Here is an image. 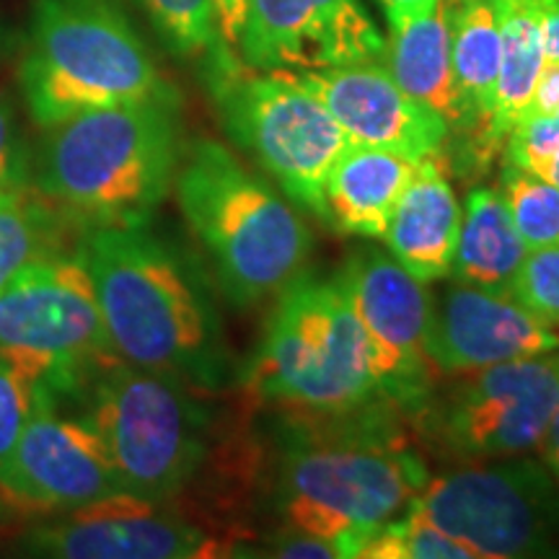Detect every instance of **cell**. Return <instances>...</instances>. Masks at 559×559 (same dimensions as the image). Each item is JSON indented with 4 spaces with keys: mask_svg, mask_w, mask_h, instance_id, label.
I'll use <instances>...</instances> for the list:
<instances>
[{
    "mask_svg": "<svg viewBox=\"0 0 559 559\" xmlns=\"http://www.w3.org/2000/svg\"><path fill=\"white\" fill-rule=\"evenodd\" d=\"M124 492L107 445L83 417H68L37 389L32 415L0 464V498L11 510L70 513Z\"/></svg>",
    "mask_w": 559,
    "mask_h": 559,
    "instance_id": "13",
    "label": "cell"
},
{
    "mask_svg": "<svg viewBox=\"0 0 559 559\" xmlns=\"http://www.w3.org/2000/svg\"><path fill=\"white\" fill-rule=\"evenodd\" d=\"M510 296L551 330H559V243L528 251Z\"/></svg>",
    "mask_w": 559,
    "mask_h": 559,
    "instance_id": "28",
    "label": "cell"
},
{
    "mask_svg": "<svg viewBox=\"0 0 559 559\" xmlns=\"http://www.w3.org/2000/svg\"><path fill=\"white\" fill-rule=\"evenodd\" d=\"M559 330L544 324L510 293L453 283L432 300L428 355L440 376L557 353Z\"/></svg>",
    "mask_w": 559,
    "mask_h": 559,
    "instance_id": "17",
    "label": "cell"
},
{
    "mask_svg": "<svg viewBox=\"0 0 559 559\" xmlns=\"http://www.w3.org/2000/svg\"><path fill=\"white\" fill-rule=\"evenodd\" d=\"M451 66L464 102L466 124H479L487 138L489 107L500 70L502 29L495 0H449Z\"/></svg>",
    "mask_w": 559,
    "mask_h": 559,
    "instance_id": "23",
    "label": "cell"
},
{
    "mask_svg": "<svg viewBox=\"0 0 559 559\" xmlns=\"http://www.w3.org/2000/svg\"><path fill=\"white\" fill-rule=\"evenodd\" d=\"M75 254L86 264L104 326L122 360L218 391L234 360L205 275L185 251L138 226H88Z\"/></svg>",
    "mask_w": 559,
    "mask_h": 559,
    "instance_id": "1",
    "label": "cell"
},
{
    "mask_svg": "<svg viewBox=\"0 0 559 559\" xmlns=\"http://www.w3.org/2000/svg\"><path fill=\"white\" fill-rule=\"evenodd\" d=\"M298 417L306 425L290 417L270 466L280 526L319 536L337 557H360L412 506L428 474L381 417H360L358 425Z\"/></svg>",
    "mask_w": 559,
    "mask_h": 559,
    "instance_id": "2",
    "label": "cell"
},
{
    "mask_svg": "<svg viewBox=\"0 0 559 559\" xmlns=\"http://www.w3.org/2000/svg\"><path fill=\"white\" fill-rule=\"evenodd\" d=\"M340 277L362 326L376 391L383 402L415 412L440 381L428 355L432 296L379 249L349 257Z\"/></svg>",
    "mask_w": 559,
    "mask_h": 559,
    "instance_id": "12",
    "label": "cell"
},
{
    "mask_svg": "<svg viewBox=\"0 0 559 559\" xmlns=\"http://www.w3.org/2000/svg\"><path fill=\"white\" fill-rule=\"evenodd\" d=\"M270 557H317V559H332L337 557L330 544L319 536L304 534V531H290V528H277V534L272 536L267 544Z\"/></svg>",
    "mask_w": 559,
    "mask_h": 559,
    "instance_id": "31",
    "label": "cell"
},
{
    "mask_svg": "<svg viewBox=\"0 0 559 559\" xmlns=\"http://www.w3.org/2000/svg\"><path fill=\"white\" fill-rule=\"evenodd\" d=\"M174 190L187 226L213 262L230 304L251 309L277 298L304 275L311 230L267 179L247 169L226 145H185Z\"/></svg>",
    "mask_w": 559,
    "mask_h": 559,
    "instance_id": "4",
    "label": "cell"
},
{
    "mask_svg": "<svg viewBox=\"0 0 559 559\" xmlns=\"http://www.w3.org/2000/svg\"><path fill=\"white\" fill-rule=\"evenodd\" d=\"M495 3L500 13L502 52L492 107H489L487 143L502 145V140L528 107L547 55H544L534 0H495Z\"/></svg>",
    "mask_w": 559,
    "mask_h": 559,
    "instance_id": "22",
    "label": "cell"
},
{
    "mask_svg": "<svg viewBox=\"0 0 559 559\" xmlns=\"http://www.w3.org/2000/svg\"><path fill=\"white\" fill-rule=\"evenodd\" d=\"M298 75L330 109L349 145L386 148L423 160L440 156L449 140V122L404 94L386 62L366 60Z\"/></svg>",
    "mask_w": 559,
    "mask_h": 559,
    "instance_id": "16",
    "label": "cell"
},
{
    "mask_svg": "<svg viewBox=\"0 0 559 559\" xmlns=\"http://www.w3.org/2000/svg\"><path fill=\"white\" fill-rule=\"evenodd\" d=\"M11 513V508L9 506H5V502H3V498H0V521H3L5 519V515H9Z\"/></svg>",
    "mask_w": 559,
    "mask_h": 559,
    "instance_id": "38",
    "label": "cell"
},
{
    "mask_svg": "<svg viewBox=\"0 0 559 559\" xmlns=\"http://www.w3.org/2000/svg\"><path fill=\"white\" fill-rule=\"evenodd\" d=\"M213 94L228 135L257 158L285 198L324 221V185L349 140L293 70L213 62Z\"/></svg>",
    "mask_w": 559,
    "mask_h": 559,
    "instance_id": "9",
    "label": "cell"
},
{
    "mask_svg": "<svg viewBox=\"0 0 559 559\" xmlns=\"http://www.w3.org/2000/svg\"><path fill=\"white\" fill-rule=\"evenodd\" d=\"M73 226L79 223L34 185L0 194V290L29 264L73 249H68Z\"/></svg>",
    "mask_w": 559,
    "mask_h": 559,
    "instance_id": "24",
    "label": "cell"
},
{
    "mask_svg": "<svg viewBox=\"0 0 559 559\" xmlns=\"http://www.w3.org/2000/svg\"><path fill=\"white\" fill-rule=\"evenodd\" d=\"M544 179L555 181V185L559 187V148H557V153H555V158H551V160H549L547 171H544Z\"/></svg>",
    "mask_w": 559,
    "mask_h": 559,
    "instance_id": "37",
    "label": "cell"
},
{
    "mask_svg": "<svg viewBox=\"0 0 559 559\" xmlns=\"http://www.w3.org/2000/svg\"><path fill=\"white\" fill-rule=\"evenodd\" d=\"M386 68L404 94L436 111L449 128L466 124V111L451 66V3L389 21Z\"/></svg>",
    "mask_w": 559,
    "mask_h": 559,
    "instance_id": "20",
    "label": "cell"
},
{
    "mask_svg": "<svg viewBox=\"0 0 559 559\" xmlns=\"http://www.w3.org/2000/svg\"><path fill=\"white\" fill-rule=\"evenodd\" d=\"M383 5V13H386V21H396L402 16H409V13L428 11L432 5L440 3V0H379Z\"/></svg>",
    "mask_w": 559,
    "mask_h": 559,
    "instance_id": "36",
    "label": "cell"
},
{
    "mask_svg": "<svg viewBox=\"0 0 559 559\" xmlns=\"http://www.w3.org/2000/svg\"><path fill=\"white\" fill-rule=\"evenodd\" d=\"M207 391L160 370L115 360L79 396L83 419L107 445L124 492L177 502L213 456Z\"/></svg>",
    "mask_w": 559,
    "mask_h": 559,
    "instance_id": "7",
    "label": "cell"
},
{
    "mask_svg": "<svg viewBox=\"0 0 559 559\" xmlns=\"http://www.w3.org/2000/svg\"><path fill=\"white\" fill-rule=\"evenodd\" d=\"M32 185V156L21 140L11 104L0 99V194Z\"/></svg>",
    "mask_w": 559,
    "mask_h": 559,
    "instance_id": "30",
    "label": "cell"
},
{
    "mask_svg": "<svg viewBox=\"0 0 559 559\" xmlns=\"http://www.w3.org/2000/svg\"><path fill=\"white\" fill-rule=\"evenodd\" d=\"M243 389L249 400L293 415H342L379 396L340 275H300L280 293Z\"/></svg>",
    "mask_w": 559,
    "mask_h": 559,
    "instance_id": "6",
    "label": "cell"
},
{
    "mask_svg": "<svg viewBox=\"0 0 559 559\" xmlns=\"http://www.w3.org/2000/svg\"><path fill=\"white\" fill-rule=\"evenodd\" d=\"M24 547L29 555L62 559H198L228 557L236 544L174 502L117 492L32 528Z\"/></svg>",
    "mask_w": 559,
    "mask_h": 559,
    "instance_id": "14",
    "label": "cell"
},
{
    "mask_svg": "<svg viewBox=\"0 0 559 559\" xmlns=\"http://www.w3.org/2000/svg\"><path fill=\"white\" fill-rule=\"evenodd\" d=\"M360 559H477V555L409 506L362 547Z\"/></svg>",
    "mask_w": 559,
    "mask_h": 559,
    "instance_id": "26",
    "label": "cell"
},
{
    "mask_svg": "<svg viewBox=\"0 0 559 559\" xmlns=\"http://www.w3.org/2000/svg\"><path fill=\"white\" fill-rule=\"evenodd\" d=\"M498 192L528 251L559 243V187L555 181L508 164Z\"/></svg>",
    "mask_w": 559,
    "mask_h": 559,
    "instance_id": "25",
    "label": "cell"
},
{
    "mask_svg": "<svg viewBox=\"0 0 559 559\" xmlns=\"http://www.w3.org/2000/svg\"><path fill=\"white\" fill-rule=\"evenodd\" d=\"M0 360L60 404L120 360L75 249L29 264L0 290Z\"/></svg>",
    "mask_w": 559,
    "mask_h": 559,
    "instance_id": "8",
    "label": "cell"
},
{
    "mask_svg": "<svg viewBox=\"0 0 559 559\" xmlns=\"http://www.w3.org/2000/svg\"><path fill=\"white\" fill-rule=\"evenodd\" d=\"M547 60H559V0H534Z\"/></svg>",
    "mask_w": 559,
    "mask_h": 559,
    "instance_id": "33",
    "label": "cell"
},
{
    "mask_svg": "<svg viewBox=\"0 0 559 559\" xmlns=\"http://www.w3.org/2000/svg\"><path fill=\"white\" fill-rule=\"evenodd\" d=\"M19 83L41 130L88 109L174 96L111 0H34Z\"/></svg>",
    "mask_w": 559,
    "mask_h": 559,
    "instance_id": "5",
    "label": "cell"
},
{
    "mask_svg": "<svg viewBox=\"0 0 559 559\" xmlns=\"http://www.w3.org/2000/svg\"><path fill=\"white\" fill-rule=\"evenodd\" d=\"M453 379L443 396L430 394L415 409L445 456L481 461L539 451L559 404V349Z\"/></svg>",
    "mask_w": 559,
    "mask_h": 559,
    "instance_id": "11",
    "label": "cell"
},
{
    "mask_svg": "<svg viewBox=\"0 0 559 559\" xmlns=\"http://www.w3.org/2000/svg\"><path fill=\"white\" fill-rule=\"evenodd\" d=\"M459 226V198L440 158L432 156L417 164L381 239L412 277L428 285L432 280L451 277Z\"/></svg>",
    "mask_w": 559,
    "mask_h": 559,
    "instance_id": "18",
    "label": "cell"
},
{
    "mask_svg": "<svg viewBox=\"0 0 559 559\" xmlns=\"http://www.w3.org/2000/svg\"><path fill=\"white\" fill-rule=\"evenodd\" d=\"M181 153L177 96L111 104L45 128L32 185L81 228L138 226L171 192Z\"/></svg>",
    "mask_w": 559,
    "mask_h": 559,
    "instance_id": "3",
    "label": "cell"
},
{
    "mask_svg": "<svg viewBox=\"0 0 559 559\" xmlns=\"http://www.w3.org/2000/svg\"><path fill=\"white\" fill-rule=\"evenodd\" d=\"M544 115V117H559V60L544 62L539 79H536L534 94L523 117Z\"/></svg>",
    "mask_w": 559,
    "mask_h": 559,
    "instance_id": "32",
    "label": "cell"
},
{
    "mask_svg": "<svg viewBox=\"0 0 559 559\" xmlns=\"http://www.w3.org/2000/svg\"><path fill=\"white\" fill-rule=\"evenodd\" d=\"M153 26L181 58H198L221 50L215 0H138Z\"/></svg>",
    "mask_w": 559,
    "mask_h": 559,
    "instance_id": "27",
    "label": "cell"
},
{
    "mask_svg": "<svg viewBox=\"0 0 559 559\" xmlns=\"http://www.w3.org/2000/svg\"><path fill=\"white\" fill-rule=\"evenodd\" d=\"M419 160L404 153L349 145L324 185V223L347 236L381 239Z\"/></svg>",
    "mask_w": 559,
    "mask_h": 559,
    "instance_id": "19",
    "label": "cell"
},
{
    "mask_svg": "<svg viewBox=\"0 0 559 559\" xmlns=\"http://www.w3.org/2000/svg\"><path fill=\"white\" fill-rule=\"evenodd\" d=\"M539 453H542L544 464H547V469L551 472V477H555L559 485V404H557L555 417H551L547 436H544V440H542Z\"/></svg>",
    "mask_w": 559,
    "mask_h": 559,
    "instance_id": "35",
    "label": "cell"
},
{
    "mask_svg": "<svg viewBox=\"0 0 559 559\" xmlns=\"http://www.w3.org/2000/svg\"><path fill=\"white\" fill-rule=\"evenodd\" d=\"M236 47L254 70L311 73L383 60L386 39L360 0H247Z\"/></svg>",
    "mask_w": 559,
    "mask_h": 559,
    "instance_id": "15",
    "label": "cell"
},
{
    "mask_svg": "<svg viewBox=\"0 0 559 559\" xmlns=\"http://www.w3.org/2000/svg\"><path fill=\"white\" fill-rule=\"evenodd\" d=\"M215 11H218L223 45L236 47L243 26V13H247V0H215Z\"/></svg>",
    "mask_w": 559,
    "mask_h": 559,
    "instance_id": "34",
    "label": "cell"
},
{
    "mask_svg": "<svg viewBox=\"0 0 559 559\" xmlns=\"http://www.w3.org/2000/svg\"><path fill=\"white\" fill-rule=\"evenodd\" d=\"M528 249L495 187H474L461 213L451 277L485 290L510 293Z\"/></svg>",
    "mask_w": 559,
    "mask_h": 559,
    "instance_id": "21",
    "label": "cell"
},
{
    "mask_svg": "<svg viewBox=\"0 0 559 559\" xmlns=\"http://www.w3.org/2000/svg\"><path fill=\"white\" fill-rule=\"evenodd\" d=\"M412 506L477 559L559 557V485L531 453L459 461L425 479Z\"/></svg>",
    "mask_w": 559,
    "mask_h": 559,
    "instance_id": "10",
    "label": "cell"
},
{
    "mask_svg": "<svg viewBox=\"0 0 559 559\" xmlns=\"http://www.w3.org/2000/svg\"><path fill=\"white\" fill-rule=\"evenodd\" d=\"M34 394H37V389L9 362L0 360V464L13 451L26 419L32 415Z\"/></svg>",
    "mask_w": 559,
    "mask_h": 559,
    "instance_id": "29",
    "label": "cell"
}]
</instances>
